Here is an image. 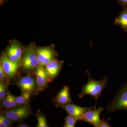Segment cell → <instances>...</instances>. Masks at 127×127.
I'll list each match as a JSON object with an SVG mask.
<instances>
[{"label": "cell", "instance_id": "obj_1", "mask_svg": "<svg viewBox=\"0 0 127 127\" xmlns=\"http://www.w3.org/2000/svg\"><path fill=\"white\" fill-rule=\"evenodd\" d=\"M36 47L35 43L33 42L25 47L20 68L28 75H35L36 69L40 65Z\"/></svg>", "mask_w": 127, "mask_h": 127}, {"label": "cell", "instance_id": "obj_2", "mask_svg": "<svg viewBox=\"0 0 127 127\" xmlns=\"http://www.w3.org/2000/svg\"><path fill=\"white\" fill-rule=\"evenodd\" d=\"M89 76L88 81L83 87L81 92L79 95V98H81L86 95H90L95 98L97 100L100 97L103 90L106 89L107 85L108 78L105 76L102 81H96L92 79L90 77V73L87 70Z\"/></svg>", "mask_w": 127, "mask_h": 127}, {"label": "cell", "instance_id": "obj_3", "mask_svg": "<svg viewBox=\"0 0 127 127\" xmlns=\"http://www.w3.org/2000/svg\"><path fill=\"white\" fill-rule=\"evenodd\" d=\"M1 113L14 122L23 121L32 114L30 106L20 105L11 109L1 111Z\"/></svg>", "mask_w": 127, "mask_h": 127}, {"label": "cell", "instance_id": "obj_4", "mask_svg": "<svg viewBox=\"0 0 127 127\" xmlns=\"http://www.w3.org/2000/svg\"><path fill=\"white\" fill-rule=\"evenodd\" d=\"M107 110L112 112L118 110L127 111V83L120 89L113 100L108 104Z\"/></svg>", "mask_w": 127, "mask_h": 127}, {"label": "cell", "instance_id": "obj_5", "mask_svg": "<svg viewBox=\"0 0 127 127\" xmlns=\"http://www.w3.org/2000/svg\"><path fill=\"white\" fill-rule=\"evenodd\" d=\"M34 75H28L18 77L16 83L21 91L27 92L32 95H37L39 93L36 77Z\"/></svg>", "mask_w": 127, "mask_h": 127}, {"label": "cell", "instance_id": "obj_6", "mask_svg": "<svg viewBox=\"0 0 127 127\" xmlns=\"http://www.w3.org/2000/svg\"><path fill=\"white\" fill-rule=\"evenodd\" d=\"M36 52L40 65L43 66L51 62L58 56L53 45L44 47H37Z\"/></svg>", "mask_w": 127, "mask_h": 127}, {"label": "cell", "instance_id": "obj_7", "mask_svg": "<svg viewBox=\"0 0 127 127\" xmlns=\"http://www.w3.org/2000/svg\"><path fill=\"white\" fill-rule=\"evenodd\" d=\"M24 50L25 47L18 41L12 40L4 52L10 60L21 64Z\"/></svg>", "mask_w": 127, "mask_h": 127}, {"label": "cell", "instance_id": "obj_8", "mask_svg": "<svg viewBox=\"0 0 127 127\" xmlns=\"http://www.w3.org/2000/svg\"><path fill=\"white\" fill-rule=\"evenodd\" d=\"M0 65L2 66L10 81L11 79L15 77L21 66L20 64L10 60L5 55L4 52H2L1 55Z\"/></svg>", "mask_w": 127, "mask_h": 127}, {"label": "cell", "instance_id": "obj_9", "mask_svg": "<svg viewBox=\"0 0 127 127\" xmlns=\"http://www.w3.org/2000/svg\"><path fill=\"white\" fill-rule=\"evenodd\" d=\"M92 109L84 112L79 118V120L91 124L94 127H99L101 120L100 118V114L104 109L102 106L99 107L97 109L95 108L93 110Z\"/></svg>", "mask_w": 127, "mask_h": 127}, {"label": "cell", "instance_id": "obj_10", "mask_svg": "<svg viewBox=\"0 0 127 127\" xmlns=\"http://www.w3.org/2000/svg\"><path fill=\"white\" fill-rule=\"evenodd\" d=\"M35 75L36 77L39 92L47 88L48 87V83L52 82L46 72L44 66L39 65L36 69Z\"/></svg>", "mask_w": 127, "mask_h": 127}, {"label": "cell", "instance_id": "obj_11", "mask_svg": "<svg viewBox=\"0 0 127 127\" xmlns=\"http://www.w3.org/2000/svg\"><path fill=\"white\" fill-rule=\"evenodd\" d=\"M52 102L55 104V106L57 107L71 103L72 101L69 88L67 86H64L53 98Z\"/></svg>", "mask_w": 127, "mask_h": 127}, {"label": "cell", "instance_id": "obj_12", "mask_svg": "<svg viewBox=\"0 0 127 127\" xmlns=\"http://www.w3.org/2000/svg\"><path fill=\"white\" fill-rule=\"evenodd\" d=\"M64 61L56 58L44 66L46 72L52 82L59 75L64 64Z\"/></svg>", "mask_w": 127, "mask_h": 127}, {"label": "cell", "instance_id": "obj_13", "mask_svg": "<svg viewBox=\"0 0 127 127\" xmlns=\"http://www.w3.org/2000/svg\"><path fill=\"white\" fill-rule=\"evenodd\" d=\"M96 106L92 107H83L74 104H68L61 106L60 107L64 109L68 114L72 116L78 120L86 111L96 108Z\"/></svg>", "mask_w": 127, "mask_h": 127}, {"label": "cell", "instance_id": "obj_14", "mask_svg": "<svg viewBox=\"0 0 127 127\" xmlns=\"http://www.w3.org/2000/svg\"><path fill=\"white\" fill-rule=\"evenodd\" d=\"M0 101L1 108L4 110L11 109L20 106L16 101L15 96L10 92L6 97Z\"/></svg>", "mask_w": 127, "mask_h": 127}, {"label": "cell", "instance_id": "obj_15", "mask_svg": "<svg viewBox=\"0 0 127 127\" xmlns=\"http://www.w3.org/2000/svg\"><path fill=\"white\" fill-rule=\"evenodd\" d=\"M114 24L120 27L124 32H127V7L123 8L119 15L114 21Z\"/></svg>", "mask_w": 127, "mask_h": 127}, {"label": "cell", "instance_id": "obj_16", "mask_svg": "<svg viewBox=\"0 0 127 127\" xmlns=\"http://www.w3.org/2000/svg\"><path fill=\"white\" fill-rule=\"evenodd\" d=\"M32 95L29 92H21V94L20 96H15L16 101L18 105L30 106Z\"/></svg>", "mask_w": 127, "mask_h": 127}, {"label": "cell", "instance_id": "obj_17", "mask_svg": "<svg viewBox=\"0 0 127 127\" xmlns=\"http://www.w3.org/2000/svg\"><path fill=\"white\" fill-rule=\"evenodd\" d=\"M35 116L37 119V124L36 127H48L46 120V117L42 112L40 109H38Z\"/></svg>", "mask_w": 127, "mask_h": 127}, {"label": "cell", "instance_id": "obj_18", "mask_svg": "<svg viewBox=\"0 0 127 127\" xmlns=\"http://www.w3.org/2000/svg\"><path fill=\"white\" fill-rule=\"evenodd\" d=\"M9 83L0 81V100L2 101L9 92L8 89Z\"/></svg>", "mask_w": 127, "mask_h": 127}, {"label": "cell", "instance_id": "obj_19", "mask_svg": "<svg viewBox=\"0 0 127 127\" xmlns=\"http://www.w3.org/2000/svg\"><path fill=\"white\" fill-rule=\"evenodd\" d=\"M14 122L6 117L2 113L0 114V127H10L12 126Z\"/></svg>", "mask_w": 127, "mask_h": 127}, {"label": "cell", "instance_id": "obj_20", "mask_svg": "<svg viewBox=\"0 0 127 127\" xmlns=\"http://www.w3.org/2000/svg\"><path fill=\"white\" fill-rule=\"evenodd\" d=\"M65 123L64 127H74L78 120L72 116L68 114L64 118Z\"/></svg>", "mask_w": 127, "mask_h": 127}, {"label": "cell", "instance_id": "obj_21", "mask_svg": "<svg viewBox=\"0 0 127 127\" xmlns=\"http://www.w3.org/2000/svg\"><path fill=\"white\" fill-rule=\"evenodd\" d=\"M0 81L6 83H10V81L8 79L4 71L2 66L0 65Z\"/></svg>", "mask_w": 127, "mask_h": 127}, {"label": "cell", "instance_id": "obj_22", "mask_svg": "<svg viewBox=\"0 0 127 127\" xmlns=\"http://www.w3.org/2000/svg\"><path fill=\"white\" fill-rule=\"evenodd\" d=\"M109 119H108L107 121H105L104 118H102V119L100 120L99 123V127H110L111 126L109 124Z\"/></svg>", "mask_w": 127, "mask_h": 127}, {"label": "cell", "instance_id": "obj_23", "mask_svg": "<svg viewBox=\"0 0 127 127\" xmlns=\"http://www.w3.org/2000/svg\"><path fill=\"white\" fill-rule=\"evenodd\" d=\"M116 0L123 7V8L127 7V0Z\"/></svg>", "mask_w": 127, "mask_h": 127}, {"label": "cell", "instance_id": "obj_24", "mask_svg": "<svg viewBox=\"0 0 127 127\" xmlns=\"http://www.w3.org/2000/svg\"><path fill=\"white\" fill-rule=\"evenodd\" d=\"M16 127H30V126L26 124L25 123L23 122V121L22 122H19V124H18Z\"/></svg>", "mask_w": 127, "mask_h": 127}, {"label": "cell", "instance_id": "obj_25", "mask_svg": "<svg viewBox=\"0 0 127 127\" xmlns=\"http://www.w3.org/2000/svg\"><path fill=\"white\" fill-rule=\"evenodd\" d=\"M7 0H0V5H2V4L6 2Z\"/></svg>", "mask_w": 127, "mask_h": 127}]
</instances>
